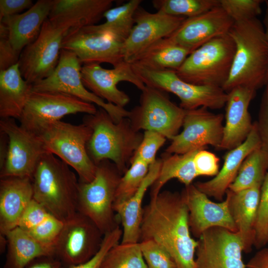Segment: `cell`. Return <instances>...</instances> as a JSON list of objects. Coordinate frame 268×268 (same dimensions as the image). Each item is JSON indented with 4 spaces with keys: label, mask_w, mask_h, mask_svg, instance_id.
Wrapping results in <instances>:
<instances>
[{
    "label": "cell",
    "mask_w": 268,
    "mask_h": 268,
    "mask_svg": "<svg viewBox=\"0 0 268 268\" xmlns=\"http://www.w3.org/2000/svg\"><path fill=\"white\" fill-rule=\"evenodd\" d=\"M181 195L188 210L191 232L195 237L199 238L206 230L217 227L237 232L226 197L215 202L193 184L185 186Z\"/></svg>",
    "instance_id": "20"
},
{
    "label": "cell",
    "mask_w": 268,
    "mask_h": 268,
    "mask_svg": "<svg viewBox=\"0 0 268 268\" xmlns=\"http://www.w3.org/2000/svg\"><path fill=\"white\" fill-rule=\"evenodd\" d=\"M81 75L82 82L88 90L107 102L121 107L129 103L130 97L117 87L119 82H130L141 91L145 87L132 65L126 61L112 69L104 68L99 64H84Z\"/></svg>",
    "instance_id": "18"
},
{
    "label": "cell",
    "mask_w": 268,
    "mask_h": 268,
    "mask_svg": "<svg viewBox=\"0 0 268 268\" xmlns=\"http://www.w3.org/2000/svg\"><path fill=\"white\" fill-rule=\"evenodd\" d=\"M33 199L63 221L77 212L79 180L65 162L45 153L32 178Z\"/></svg>",
    "instance_id": "4"
},
{
    "label": "cell",
    "mask_w": 268,
    "mask_h": 268,
    "mask_svg": "<svg viewBox=\"0 0 268 268\" xmlns=\"http://www.w3.org/2000/svg\"><path fill=\"white\" fill-rule=\"evenodd\" d=\"M142 1L130 0L123 4L110 8L104 14L105 22L97 24L98 27L124 43L134 25V14Z\"/></svg>",
    "instance_id": "33"
},
{
    "label": "cell",
    "mask_w": 268,
    "mask_h": 268,
    "mask_svg": "<svg viewBox=\"0 0 268 268\" xmlns=\"http://www.w3.org/2000/svg\"><path fill=\"white\" fill-rule=\"evenodd\" d=\"M53 3L54 0H38L26 11L0 21L6 26L9 40L15 50L21 53L36 39L49 18Z\"/></svg>",
    "instance_id": "27"
},
{
    "label": "cell",
    "mask_w": 268,
    "mask_h": 268,
    "mask_svg": "<svg viewBox=\"0 0 268 268\" xmlns=\"http://www.w3.org/2000/svg\"><path fill=\"white\" fill-rule=\"evenodd\" d=\"M261 186L258 184L237 192L228 189L226 193L231 215L246 253L250 252L254 245Z\"/></svg>",
    "instance_id": "26"
},
{
    "label": "cell",
    "mask_w": 268,
    "mask_h": 268,
    "mask_svg": "<svg viewBox=\"0 0 268 268\" xmlns=\"http://www.w3.org/2000/svg\"><path fill=\"white\" fill-rule=\"evenodd\" d=\"M190 53L189 50L176 44L167 37L148 46L129 63L153 70H176Z\"/></svg>",
    "instance_id": "31"
},
{
    "label": "cell",
    "mask_w": 268,
    "mask_h": 268,
    "mask_svg": "<svg viewBox=\"0 0 268 268\" xmlns=\"http://www.w3.org/2000/svg\"><path fill=\"white\" fill-rule=\"evenodd\" d=\"M33 4L31 0H0V21L3 18L19 14Z\"/></svg>",
    "instance_id": "48"
},
{
    "label": "cell",
    "mask_w": 268,
    "mask_h": 268,
    "mask_svg": "<svg viewBox=\"0 0 268 268\" xmlns=\"http://www.w3.org/2000/svg\"><path fill=\"white\" fill-rule=\"evenodd\" d=\"M122 175L113 163L104 160L97 164L91 182L79 181L77 212L90 218L104 235L119 225L114 203Z\"/></svg>",
    "instance_id": "7"
},
{
    "label": "cell",
    "mask_w": 268,
    "mask_h": 268,
    "mask_svg": "<svg viewBox=\"0 0 268 268\" xmlns=\"http://www.w3.org/2000/svg\"><path fill=\"white\" fill-rule=\"evenodd\" d=\"M81 63L75 54L62 49L58 64L54 72L47 78L33 84L32 90L62 92L96 104L106 110L116 123L128 117L130 111L105 102L85 87L81 79Z\"/></svg>",
    "instance_id": "10"
},
{
    "label": "cell",
    "mask_w": 268,
    "mask_h": 268,
    "mask_svg": "<svg viewBox=\"0 0 268 268\" xmlns=\"http://www.w3.org/2000/svg\"><path fill=\"white\" fill-rule=\"evenodd\" d=\"M228 35L235 52L222 89L227 93L239 86L256 91L265 86L268 83V43L264 24L257 17L235 22Z\"/></svg>",
    "instance_id": "2"
},
{
    "label": "cell",
    "mask_w": 268,
    "mask_h": 268,
    "mask_svg": "<svg viewBox=\"0 0 268 268\" xmlns=\"http://www.w3.org/2000/svg\"><path fill=\"white\" fill-rule=\"evenodd\" d=\"M200 149L184 154L164 153L161 159L159 175L151 186L150 198L156 197L164 185L172 179H177L185 186L192 184L194 180L198 177L194 157Z\"/></svg>",
    "instance_id": "32"
},
{
    "label": "cell",
    "mask_w": 268,
    "mask_h": 268,
    "mask_svg": "<svg viewBox=\"0 0 268 268\" xmlns=\"http://www.w3.org/2000/svg\"><path fill=\"white\" fill-rule=\"evenodd\" d=\"M101 268H147L139 242L118 243L107 253Z\"/></svg>",
    "instance_id": "35"
},
{
    "label": "cell",
    "mask_w": 268,
    "mask_h": 268,
    "mask_svg": "<svg viewBox=\"0 0 268 268\" xmlns=\"http://www.w3.org/2000/svg\"><path fill=\"white\" fill-rule=\"evenodd\" d=\"M0 131L8 138L7 155L0 167V178L32 179L38 162L49 152L39 135L18 125L12 118H0Z\"/></svg>",
    "instance_id": "11"
},
{
    "label": "cell",
    "mask_w": 268,
    "mask_h": 268,
    "mask_svg": "<svg viewBox=\"0 0 268 268\" xmlns=\"http://www.w3.org/2000/svg\"><path fill=\"white\" fill-rule=\"evenodd\" d=\"M64 223V221L50 214L39 225L26 231L42 244L54 246Z\"/></svg>",
    "instance_id": "42"
},
{
    "label": "cell",
    "mask_w": 268,
    "mask_h": 268,
    "mask_svg": "<svg viewBox=\"0 0 268 268\" xmlns=\"http://www.w3.org/2000/svg\"><path fill=\"white\" fill-rule=\"evenodd\" d=\"M254 246L261 249L268 244V172L263 181L256 221Z\"/></svg>",
    "instance_id": "39"
},
{
    "label": "cell",
    "mask_w": 268,
    "mask_h": 268,
    "mask_svg": "<svg viewBox=\"0 0 268 268\" xmlns=\"http://www.w3.org/2000/svg\"><path fill=\"white\" fill-rule=\"evenodd\" d=\"M161 164V159L149 166L148 173L136 192L125 201L114 205L122 225L121 243H137L143 215L142 204L148 188L157 178Z\"/></svg>",
    "instance_id": "28"
},
{
    "label": "cell",
    "mask_w": 268,
    "mask_h": 268,
    "mask_svg": "<svg viewBox=\"0 0 268 268\" xmlns=\"http://www.w3.org/2000/svg\"><path fill=\"white\" fill-rule=\"evenodd\" d=\"M185 19L158 11L151 13L139 6L134 14V25L123 44L124 61L130 63L153 43L169 36Z\"/></svg>",
    "instance_id": "19"
},
{
    "label": "cell",
    "mask_w": 268,
    "mask_h": 268,
    "mask_svg": "<svg viewBox=\"0 0 268 268\" xmlns=\"http://www.w3.org/2000/svg\"><path fill=\"white\" fill-rule=\"evenodd\" d=\"M222 114H215L201 107L186 110L183 131L175 136L165 152L184 154L211 145L219 149L223 134Z\"/></svg>",
    "instance_id": "15"
},
{
    "label": "cell",
    "mask_w": 268,
    "mask_h": 268,
    "mask_svg": "<svg viewBox=\"0 0 268 268\" xmlns=\"http://www.w3.org/2000/svg\"><path fill=\"white\" fill-rule=\"evenodd\" d=\"M122 234V229L117 225L112 230L104 235L101 247L92 258L82 264L70 267H62L61 268H101L105 256L113 246L119 243Z\"/></svg>",
    "instance_id": "43"
},
{
    "label": "cell",
    "mask_w": 268,
    "mask_h": 268,
    "mask_svg": "<svg viewBox=\"0 0 268 268\" xmlns=\"http://www.w3.org/2000/svg\"><path fill=\"white\" fill-rule=\"evenodd\" d=\"M198 239L195 268H246L243 245L237 232L213 227Z\"/></svg>",
    "instance_id": "17"
},
{
    "label": "cell",
    "mask_w": 268,
    "mask_h": 268,
    "mask_svg": "<svg viewBox=\"0 0 268 268\" xmlns=\"http://www.w3.org/2000/svg\"><path fill=\"white\" fill-rule=\"evenodd\" d=\"M262 0H219L220 6L235 22L257 17L262 12Z\"/></svg>",
    "instance_id": "38"
},
{
    "label": "cell",
    "mask_w": 268,
    "mask_h": 268,
    "mask_svg": "<svg viewBox=\"0 0 268 268\" xmlns=\"http://www.w3.org/2000/svg\"><path fill=\"white\" fill-rule=\"evenodd\" d=\"M91 134L83 123L76 125L59 121L47 124L37 134L49 152L76 171L80 182L88 183L94 179L97 168L87 151Z\"/></svg>",
    "instance_id": "5"
},
{
    "label": "cell",
    "mask_w": 268,
    "mask_h": 268,
    "mask_svg": "<svg viewBox=\"0 0 268 268\" xmlns=\"http://www.w3.org/2000/svg\"><path fill=\"white\" fill-rule=\"evenodd\" d=\"M235 45L227 34L217 37L191 52L176 70L183 80L222 87L230 72Z\"/></svg>",
    "instance_id": "6"
},
{
    "label": "cell",
    "mask_w": 268,
    "mask_h": 268,
    "mask_svg": "<svg viewBox=\"0 0 268 268\" xmlns=\"http://www.w3.org/2000/svg\"><path fill=\"white\" fill-rule=\"evenodd\" d=\"M0 178V234L5 235L17 227L23 211L33 199V188L29 178Z\"/></svg>",
    "instance_id": "24"
},
{
    "label": "cell",
    "mask_w": 268,
    "mask_h": 268,
    "mask_svg": "<svg viewBox=\"0 0 268 268\" xmlns=\"http://www.w3.org/2000/svg\"><path fill=\"white\" fill-rule=\"evenodd\" d=\"M157 11L174 16L190 18L220 5L219 0H153Z\"/></svg>",
    "instance_id": "36"
},
{
    "label": "cell",
    "mask_w": 268,
    "mask_h": 268,
    "mask_svg": "<svg viewBox=\"0 0 268 268\" xmlns=\"http://www.w3.org/2000/svg\"><path fill=\"white\" fill-rule=\"evenodd\" d=\"M219 158L205 148L199 149L194 157V165L198 177L215 176L219 171Z\"/></svg>",
    "instance_id": "45"
},
{
    "label": "cell",
    "mask_w": 268,
    "mask_h": 268,
    "mask_svg": "<svg viewBox=\"0 0 268 268\" xmlns=\"http://www.w3.org/2000/svg\"><path fill=\"white\" fill-rule=\"evenodd\" d=\"M68 30L48 18L36 39L22 50L18 62L22 76L33 84L49 76L57 67Z\"/></svg>",
    "instance_id": "12"
},
{
    "label": "cell",
    "mask_w": 268,
    "mask_h": 268,
    "mask_svg": "<svg viewBox=\"0 0 268 268\" xmlns=\"http://www.w3.org/2000/svg\"><path fill=\"white\" fill-rule=\"evenodd\" d=\"M132 66L146 86L175 94L180 100V106L185 110L201 107L219 109L226 105L228 94L221 87L187 82L182 79L175 70H153Z\"/></svg>",
    "instance_id": "8"
},
{
    "label": "cell",
    "mask_w": 268,
    "mask_h": 268,
    "mask_svg": "<svg viewBox=\"0 0 268 268\" xmlns=\"http://www.w3.org/2000/svg\"><path fill=\"white\" fill-rule=\"evenodd\" d=\"M139 243L147 268H178L169 253L154 241L146 240Z\"/></svg>",
    "instance_id": "40"
},
{
    "label": "cell",
    "mask_w": 268,
    "mask_h": 268,
    "mask_svg": "<svg viewBox=\"0 0 268 268\" xmlns=\"http://www.w3.org/2000/svg\"><path fill=\"white\" fill-rule=\"evenodd\" d=\"M266 9L264 20V25L265 29L266 38L268 43V0L266 1Z\"/></svg>",
    "instance_id": "51"
},
{
    "label": "cell",
    "mask_w": 268,
    "mask_h": 268,
    "mask_svg": "<svg viewBox=\"0 0 268 268\" xmlns=\"http://www.w3.org/2000/svg\"><path fill=\"white\" fill-rule=\"evenodd\" d=\"M61 262L55 257H42L35 259L25 268H61Z\"/></svg>",
    "instance_id": "50"
},
{
    "label": "cell",
    "mask_w": 268,
    "mask_h": 268,
    "mask_svg": "<svg viewBox=\"0 0 268 268\" xmlns=\"http://www.w3.org/2000/svg\"><path fill=\"white\" fill-rule=\"evenodd\" d=\"M113 0H54L49 16L52 22L68 31L95 25L106 11L112 8Z\"/></svg>",
    "instance_id": "25"
},
{
    "label": "cell",
    "mask_w": 268,
    "mask_h": 268,
    "mask_svg": "<svg viewBox=\"0 0 268 268\" xmlns=\"http://www.w3.org/2000/svg\"><path fill=\"white\" fill-rule=\"evenodd\" d=\"M256 91L247 87L239 86L227 92L225 122L219 149L230 150L247 139L253 127L248 109Z\"/></svg>",
    "instance_id": "22"
},
{
    "label": "cell",
    "mask_w": 268,
    "mask_h": 268,
    "mask_svg": "<svg viewBox=\"0 0 268 268\" xmlns=\"http://www.w3.org/2000/svg\"><path fill=\"white\" fill-rule=\"evenodd\" d=\"M246 268H268V248H261L246 264Z\"/></svg>",
    "instance_id": "49"
},
{
    "label": "cell",
    "mask_w": 268,
    "mask_h": 268,
    "mask_svg": "<svg viewBox=\"0 0 268 268\" xmlns=\"http://www.w3.org/2000/svg\"><path fill=\"white\" fill-rule=\"evenodd\" d=\"M255 123L261 140V147L268 154V83L265 86L258 121Z\"/></svg>",
    "instance_id": "47"
},
{
    "label": "cell",
    "mask_w": 268,
    "mask_h": 268,
    "mask_svg": "<svg viewBox=\"0 0 268 268\" xmlns=\"http://www.w3.org/2000/svg\"><path fill=\"white\" fill-rule=\"evenodd\" d=\"M185 112L165 92L145 85L139 104L130 111L128 118L136 131H155L171 140L183 126Z\"/></svg>",
    "instance_id": "9"
},
{
    "label": "cell",
    "mask_w": 268,
    "mask_h": 268,
    "mask_svg": "<svg viewBox=\"0 0 268 268\" xmlns=\"http://www.w3.org/2000/svg\"><path fill=\"white\" fill-rule=\"evenodd\" d=\"M50 214L43 205L33 199L23 211L17 226L29 231L41 223Z\"/></svg>",
    "instance_id": "44"
},
{
    "label": "cell",
    "mask_w": 268,
    "mask_h": 268,
    "mask_svg": "<svg viewBox=\"0 0 268 268\" xmlns=\"http://www.w3.org/2000/svg\"><path fill=\"white\" fill-rule=\"evenodd\" d=\"M5 236L7 245L4 268H25L38 258L54 257V246L42 244L18 226Z\"/></svg>",
    "instance_id": "30"
},
{
    "label": "cell",
    "mask_w": 268,
    "mask_h": 268,
    "mask_svg": "<svg viewBox=\"0 0 268 268\" xmlns=\"http://www.w3.org/2000/svg\"><path fill=\"white\" fill-rule=\"evenodd\" d=\"M166 139L165 136L157 132L145 131L141 141L132 159H138L150 166L157 160L156 153L164 145Z\"/></svg>",
    "instance_id": "41"
},
{
    "label": "cell",
    "mask_w": 268,
    "mask_h": 268,
    "mask_svg": "<svg viewBox=\"0 0 268 268\" xmlns=\"http://www.w3.org/2000/svg\"><path fill=\"white\" fill-rule=\"evenodd\" d=\"M152 240L171 255L178 268H195L198 240L192 236L181 193L161 191L143 210L139 242Z\"/></svg>",
    "instance_id": "1"
},
{
    "label": "cell",
    "mask_w": 268,
    "mask_h": 268,
    "mask_svg": "<svg viewBox=\"0 0 268 268\" xmlns=\"http://www.w3.org/2000/svg\"><path fill=\"white\" fill-rule=\"evenodd\" d=\"M83 123L92 131L87 151L92 161L97 165L104 160L110 161L123 175L131 164L143 134L134 129L128 117L115 122L101 108L94 114H86Z\"/></svg>",
    "instance_id": "3"
},
{
    "label": "cell",
    "mask_w": 268,
    "mask_h": 268,
    "mask_svg": "<svg viewBox=\"0 0 268 268\" xmlns=\"http://www.w3.org/2000/svg\"><path fill=\"white\" fill-rule=\"evenodd\" d=\"M123 44L95 24L69 30L64 38L62 49L75 54L83 65L108 63L115 67L125 61Z\"/></svg>",
    "instance_id": "16"
},
{
    "label": "cell",
    "mask_w": 268,
    "mask_h": 268,
    "mask_svg": "<svg viewBox=\"0 0 268 268\" xmlns=\"http://www.w3.org/2000/svg\"><path fill=\"white\" fill-rule=\"evenodd\" d=\"M21 53L13 48L9 40L6 26L0 22V70L18 64Z\"/></svg>",
    "instance_id": "46"
},
{
    "label": "cell",
    "mask_w": 268,
    "mask_h": 268,
    "mask_svg": "<svg viewBox=\"0 0 268 268\" xmlns=\"http://www.w3.org/2000/svg\"><path fill=\"white\" fill-rule=\"evenodd\" d=\"M261 147V140L256 123L247 139L240 145L230 150L224 157L223 166L217 174L210 180L198 182L196 187L208 197L222 201L227 190L235 179L246 157Z\"/></svg>",
    "instance_id": "23"
},
{
    "label": "cell",
    "mask_w": 268,
    "mask_h": 268,
    "mask_svg": "<svg viewBox=\"0 0 268 268\" xmlns=\"http://www.w3.org/2000/svg\"><path fill=\"white\" fill-rule=\"evenodd\" d=\"M149 168L148 165L138 159L131 160L130 167L120 180L114 205L125 201L134 195L146 176Z\"/></svg>",
    "instance_id": "37"
},
{
    "label": "cell",
    "mask_w": 268,
    "mask_h": 268,
    "mask_svg": "<svg viewBox=\"0 0 268 268\" xmlns=\"http://www.w3.org/2000/svg\"><path fill=\"white\" fill-rule=\"evenodd\" d=\"M7 240L5 235L0 234V251L3 253L7 248Z\"/></svg>",
    "instance_id": "52"
},
{
    "label": "cell",
    "mask_w": 268,
    "mask_h": 268,
    "mask_svg": "<svg viewBox=\"0 0 268 268\" xmlns=\"http://www.w3.org/2000/svg\"><path fill=\"white\" fill-rule=\"evenodd\" d=\"M234 23L219 5L197 16L186 18L168 37L191 53L210 40L228 34Z\"/></svg>",
    "instance_id": "21"
},
{
    "label": "cell",
    "mask_w": 268,
    "mask_h": 268,
    "mask_svg": "<svg viewBox=\"0 0 268 268\" xmlns=\"http://www.w3.org/2000/svg\"><path fill=\"white\" fill-rule=\"evenodd\" d=\"M97 111L94 104L69 94L32 90L19 120L21 126L37 134L47 124L66 115L94 114Z\"/></svg>",
    "instance_id": "13"
},
{
    "label": "cell",
    "mask_w": 268,
    "mask_h": 268,
    "mask_svg": "<svg viewBox=\"0 0 268 268\" xmlns=\"http://www.w3.org/2000/svg\"><path fill=\"white\" fill-rule=\"evenodd\" d=\"M104 234L88 217L77 212L64 221L54 244V257L63 267L84 263L99 251Z\"/></svg>",
    "instance_id": "14"
},
{
    "label": "cell",
    "mask_w": 268,
    "mask_h": 268,
    "mask_svg": "<svg viewBox=\"0 0 268 268\" xmlns=\"http://www.w3.org/2000/svg\"><path fill=\"white\" fill-rule=\"evenodd\" d=\"M267 169L268 154L260 147L246 157L228 189L237 192L262 184Z\"/></svg>",
    "instance_id": "34"
},
{
    "label": "cell",
    "mask_w": 268,
    "mask_h": 268,
    "mask_svg": "<svg viewBox=\"0 0 268 268\" xmlns=\"http://www.w3.org/2000/svg\"><path fill=\"white\" fill-rule=\"evenodd\" d=\"M32 84L22 76L18 63L0 70V117L19 120Z\"/></svg>",
    "instance_id": "29"
}]
</instances>
